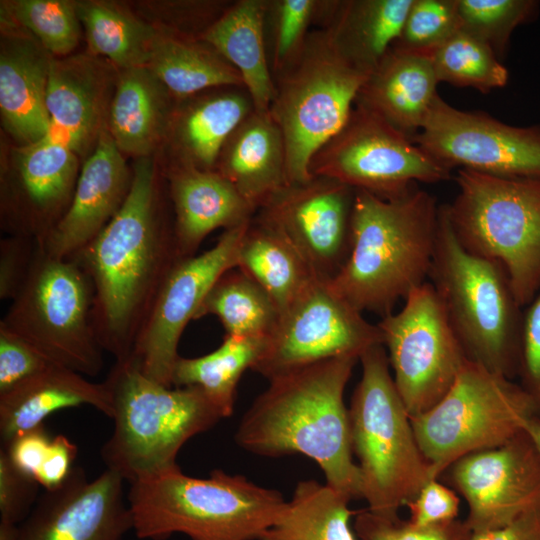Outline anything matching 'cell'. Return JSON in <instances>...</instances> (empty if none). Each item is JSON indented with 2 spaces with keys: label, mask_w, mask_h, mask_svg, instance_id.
I'll list each match as a JSON object with an SVG mask.
<instances>
[{
  "label": "cell",
  "mask_w": 540,
  "mask_h": 540,
  "mask_svg": "<svg viewBox=\"0 0 540 540\" xmlns=\"http://www.w3.org/2000/svg\"><path fill=\"white\" fill-rule=\"evenodd\" d=\"M121 209L85 248L69 259L93 286L92 325L116 361L130 358L168 274L181 258L162 169L153 156L136 158Z\"/></svg>",
  "instance_id": "6da1fadb"
},
{
  "label": "cell",
  "mask_w": 540,
  "mask_h": 540,
  "mask_svg": "<svg viewBox=\"0 0 540 540\" xmlns=\"http://www.w3.org/2000/svg\"><path fill=\"white\" fill-rule=\"evenodd\" d=\"M358 361L356 356L336 357L269 379L244 413L235 442L259 456L305 455L319 465L328 486L351 500L362 498L344 403Z\"/></svg>",
  "instance_id": "7a4b0ae2"
},
{
  "label": "cell",
  "mask_w": 540,
  "mask_h": 540,
  "mask_svg": "<svg viewBox=\"0 0 540 540\" xmlns=\"http://www.w3.org/2000/svg\"><path fill=\"white\" fill-rule=\"evenodd\" d=\"M439 208L418 186L392 199L355 190L351 249L331 288L361 313L391 314L429 276Z\"/></svg>",
  "instance_id": "3957f363"
},
{
  "label": "cell",
  "mask_w": 540,
  "mask_h": 540,
  "mask_svg": "<svg viewBox=\"0 0 540 540\" xmlns=\"http://www.w3.org/2000/svg\"><path fill=\"white\" fill-rule=\"evenodd\" d=\"M129 486L133 531L142 540L177 533L191 540H262L287 503L279 491L220 469L196 478L179 468Z\"/></svg>",
  "instance_id": "277c9868"
},
{
  "label": "cell",
  "mask_w": 540,
  "mask_h": 540,
  "mask_svg": "<svg viewBox=\"0 0 540 540\" xmlns=\"http://www.w3.org/2000/svg\"><path fill=\"white\" fill-rule=\"evenodd\" d=\"M105 383L114 426L100 454L106 469L129 484L179 469L183 445L224 418L200 388L165 386L131 359L116 361Z\"/></svg>",
  "instance_id": "5b68a950"
},
{
  "label": "cell",
  "mask_w": 540,
  "mask_h": 540,
  "mask_svg": "<svg viewBox=\"0 0 540 540\" xmlns=\"http://www.w3.org/2000/svg\"><path fill=\"white\" fill-rule=\"evenodd\" d=\"M428 277L467 358L509 379L517 377L522 306L502 265L461 245L444 205Z\"/></svg>",
  "instance_id": "8992f818"
},
{
  "label": "cell",
  "mask_w": 540,
  "mask_h": 540,
  "mask_svg": "<svg viewBox=\"0 0 540 540\" xmlns=\"http://www.w3.org/2000/svg\"><path fill=\"white\" fill-rule=\"evenodd\" d=\"M359 361L361 379L348 411L362 498L370 512L397 519L399 510L434 479L390 373L385 347H370Z\"/></svg>",
  "instance_id": "52a82bcc"
},
{
  "label": "cell",
  "mask_w": 540,
  "mask_h": 540,
  "mask_svg": "<svg viewBox=\"0 0 540 540\" xmlns=\"http://www.w3.org/2000/svg\"><path fill=\"white\" fill-rule=\"evenodd\" d=\"M455 180L444 206L458 241L501 264L518 303L529 305L540 292V178L458 169Z\"/></svg>",
  "instance_id": "ba28073f"
},
{
  "label": "cell",
  "mask_w": 540,
  "mask_h": 540,
  "mask_svg": "<svg viewBox=\"0 0 540 540\" xmlns=\"http://www.w3.org/2000/svg\"><path fill=\"white\" fill-rule=\"evenodd\" d=\"M368 76L316 28L297 61L274 79L269 113L283 135L287 184L312 177V156L345 125Z\"/></svg>",
  "instance_id": "9c48e42d"
},
{
  "label": "cell",
  "mask_w": 540,
  "mask_h": 540,
  "mask_svg": "<svg viewBox=\"0 0 540 540\" xmlns=\"http://www.w3.org/2000/svg\"><path fill=\"white\" fill-rule=\"evenodd\" d=\"M535 407L519 383L468 360L444 397L410 417L433 479L456 460L498 447L524 430Z\"/></svg>",
  "instance_id": "30bf717a"
},
{
  "label": "cell",
  "mask_w": 540,
  "mask_h": 540,
  "mask_svg": "<svg viewBox=\"0 0 540 540\" xmlns=\"http://www.w3.org/2000/svg\"><path fill=\"white\" fill-rule=\"evenodd\" d=\"M93 286L73 259L48 255L40 246L32 270L0 325L54 363L96 376L103 352L92 325Z\"/></svg>",
  "instance_id": "8fae6325"
},
{
  "label": "cell",
  "mask_w": 540,
  "mask_h": 540,
  "mask_svg": "<svg viewBox=\"0 0 540 540\" xmlns=\"http://www.w3.org/2000/svg\"><path fill=\"white\" fill-rule=\"evenodd\" d=\"M451 171L411 137L356 103L345 125L309 164L311 176H325L383 199L403 196L417 182L449 180Z\"/></svg>",
  "instance_id": "7c38bea8"
},
{
  "label": "cell",
  "mask_w": 540,
  "mask_h": 540,
  "mask_svg": "<svg viewBox=\"0 0 540 540\" xmlns=\"http://www.w3.org/2000/svg\"><path fill=\"white\" fill-rule=\"evenodd\" d=\"M402 309L377 323L398 393L410 417L448 392L469 360L430 282L412 290Z\"/></svg>",
  "instance_id": "4fadbf2b"
},
{
  "label": "cell",
  "mask_w": 540,
  "mask_h": 540,
  "mask_svg": "<svg viewBox=\"0 0 540 540\" xmlns=\"http://www.w3.org/2000/svg\"><path fill=\"white\" fill-rule=\"evenodd\" d=\"M383 344L379 327L314 279L281 313L251 370L268 380L320 361L360 356Z\"/></svg>",
  "instance_id": "5bb4252c"
},
{
  "label": "cell",
  "mask_w": 540,
  "mask_h": 540,
  "mask_svg": "<svg viewBox=\"0 0 540 540\" xmlns=\"http://www.w3.org/2000/svg\"><path fill=\"white\" fill-rule=\"evenodd\" d=\"M412 140L450 170L540 178V124L512 126L481 111L455 108L439 94Z\"/></svg>",
  "instance_id": "9a60e30c"
},
{
  "label": "cell",
  "mask_w": 540,
  "mask_h": 540,
  "mask_svg": "<svg viewBox=\"0 0 540 540\" xmlns=\"http://www.w3.org/2000/svg\"><path fill=\"white\" fill-rule=\"evenodd\" d=\"M249 222L224 230L205 252L180 258L168 274L128 358L150 379L172 386L182 333L218 278L235 268Z\"/></svg>",
  "instance_id": "2e32d148"
},
{
  "label": "cell",
  "mask_w": 540,
  "mask_h": 540,
  "mask_svg": "<svg viewBox=\"0 0 540 540\" xmlns=\"http://www.w3.org/2000/svg\"><path fill=\"white\" fill-rule=\"evenodd\" d=\"M439 479L465 499L471 532L504 527L540 507V453L525 429L461 457Z\"/></svg>",
  "instance_id": "e0dca14e"
},
{
  "label": "cell",
  "mask_w": 540,
  "mask_h": 540,
  "mask_svg": "<svg viewBox=\"0 0 540 540\" xmlns=\"http://www.w3.org/2000/svg\"><path fill=\"white\" fill-rule=\"evenodd\" d=\"M80 169V157L51 135L17 145L1 164L2 231L41 246L66 213Z\"/></svg>",
  "instance_id": "ac0fdd59"
},
{
  "label": "cell",
  "mask_w": 540,
  "mask_h": 540,
  "mask_svg": "<svg viewBox=\"0 0 540 540\" xmlns=\"http://www.w3.org/2000/svg\"><path fill=\"white\" fill-rule=\"evenodd\" d=\"M355 189L325 176L286 184L255 216L278 229L318 279L330 281L351 249Z\"/></svg>",
  "instance_id": "d6986e66"
},
{
  "label": "cell",
  "mask_w": 540,
  "mask_h": 540,
  "mask_svg": "<svg viewBox=\"0 0 540 540\" xmlns=\"http://www.w3.org/2000/svg\"><path fill=\"white\" fill-rule=\"evenodd\" d=\"M123 483L108 469L89 481L75 466L60 487L39 495L17 540H124L133 521Z\"/></svg>",
  "instance_id": "ffe728a7"
},
{
  "label": "cell",
  "mask_w": 540,
  "mask_h": 540,
  "mask_svg": "<svg viewBox=\"0 0 540 540\" xmlns=\"http://www.w3.org/2000/svg\"><path fill=\"white\" fill-rule=\"evenodd\" d=\"M119 70L87 51L52 58L46 93L50 135L80 158L92 152L107 128Z\"/></svg>",
  "instance_id": "44dd1931"
},
{
  "label": "cell",
  "mask_w": 540,
  "mask_h": 540,
  "mask_svg": "<svg viewBox=\"0 0 540 540\" xmlns=\"http://www.w3.org/2000/svg\"><path fill=\"white\" fill-rule=\"evenodd\" d=\"M132 167L105 128L81 165L71 203L41 245L53 257L75 256L106 227L124 204Z\"/></svg>",
  "instance_id": "7402d4cb"
},
{
  "label": "cell",
  "mask_w": 540,
  "mask_h": 540,
  "mask_svg": "<svg viewBox=\"0 0 540 540\" xmlns=\"http://www.w3.org/2000/svg\"><path fill=\"white\" fill-rule=\"evenodd\" d=\"M0 115L18 146L51 134L46 93L53 56L1 9Z\"/></svg>",
  "instance_id": "603a6c76"
},
{
  "label": "cell",
  "mask_w": 540,
  "mask_h": 540,
  "mask_svg": "<svg viewBox=\"0 0 540 540\" xmlns=\"http://www.w3.org/2000/svg\"><path fill=\"white\" fill-rule=\"evenodd\" d=\"M244 86L205 90L177 101L165 142L164 166L215 170L232 132L254 111Z\"/></svg>",
  "instance_id": "cb8c5ba5"
},
{
  "label": "cell",
  "mask_w": 540,
  "mask_h": 540,
  "mask_svg": "<svg viewBox=\"0 0 540 540\" xmlns=\"http://www.w3.org/2000/svg\"><path fill=\"white\" fill-rule=\"evenodd\" d=\"M174 217L179 256L196 255L203 240L219 228L249 222L256 211L235 187L215 170L184 166L161 168Z\"/></svg>",
  "instance_id": "d4e9b609"
},
{
  "label": "cell",
  "mask_w": 540,
  "mask_h": 540,
  "mask_svg": "<svg viewBox=\"0 0 540 540\" xmlns=\"http://www.w3.org/2000/svg\"><path fill=\"white\" fill-rule=\"evenodd\" d=\"M438 83L428 56L392 46L362 85L355 103L412 139L438 95Z\"/></svg>",
  "instance_id": "484cf974"
},
{
  "label": "cell",
  "mask_w": 540,
  "mask_h": 540,
  "mask_svg": "<svg viewBox=\"0 0 540 540\" xmlns=\"http://www.w3.org/2000/svg\"><path fill=\"white\" fill-rule=\"evenodd\" d=\"M80 406L113 417L112 397L105 381L94 383L74 370L53 364L0 395L1 443L5 445L16 435L43 425L56 411Z\"/></svg>",
  "instance_id": "4316f807"
},
{
  "label": "cell",
  "mask_w": 540,
  "mask_h": 540,
  "mask_svg": "<svg viewBox=\"0 0 540 540\" xmlns=\"http://www.w3.org/2000/svg\"><path fill=\"white\" fill-rule=\"evenodd\" d=\"M176 104L148 66L120 69L107 130L124 155L153 156L165 142Z\"/></svg>",
  "instance_id": "83f0119b"
},
{
  "label": "cell",
  "mask_w": 540,
  "mask_h": 540,
  "mask_svg": "<svg viewBox=\"0 0 540 540\" xmlns=\"http://www.w3.org/2000/svg\"><path fill=\"white\" fill-rule=\"evenodd\" d=\"M215 171L257 211L287 184L282 132L269 112L253 111L224 144Z\"/></svg>",
  "instance_id": "f1b7e54d"
},
{
  "label": "cell",
  "mask_w": 540,
  "mask_h": 540,
  "mask_svg": "<svg viewBox=\"0 0 540 540\" xmlns=\"http://www.w3.org/2000/svg\"><path fill=\"white\" fill-rule=\"evenodd\" d=\"M412 0H319L315 25L370 75L400 35Z\"/></svg>",
  "instance_id": "f546056e"
},
{
  "label": "cell",
  "mask_w": 540,
  "mask_h": 540,
  "mask_svg": "<svg viewBox=\"0 0 540 540\" xmlns=\"http://www.w3.org/2000/svg\"><path fill=\"white\" fill-rule=\"evenodd\" d=\"M266 0H237L205 32L213 46L242 77L257 112H269L275 94L265 36Z\"/></svg>",
  "instance_id": "4dcf8cb0"
},
{
  "label": "cell",
  "mask_w": 540,
  "mask_h": 540,
  "mask_svg": "<svg viewBox=\"0 0 540 540\" xmlns=\"http://www.w3.org/2000/svg\"><path fill=\"white\" fill-rule=\"evenodd\" d=\"M235 267L267 292L280 313L317 278L291 242L255 215L241 239Z\"/></svg>",
  "instance_id": "1f68e13d"
},
{
  "label": "cell",
  "mask_w": 540,
  "mask_h": 540,
  "mask_svg": "<svg viewBox=\"0 0 540 540\" xmlns=\"http://www.w3.org/2000/svg\"><path fill=\"white\" fill-rule=\"evenodd\" d=\"M157 32L148 67L177 101L212 88L244 86L237 69L206 41Z\"/></svg>",
  "instance_id": "d6a6232c"
},
{
  "label": "cell",
  "mask_w": 540,
  "mask_h": 540,
  "mask_svg": "<svg viewBox=\"0 0 540 540\" xmlns=\"http://www.w3.org/2000/svg\"><path fill=\"white\" fill-rule=\"evenodd\" d=\"M75 2L87 52L118 69L148 66L158 33L153 25L118 2Z\"/></svg>",
  "instance_id": "836d02e7"
},
{
  "label": "cell",
  "mask_w": 540,
  "mask_h": 540,
  "mask_svg": "<svg viewBox=\"0 0 540 540\" xmlns=\"http://www.w3.org/2000/svg\"><path fill=\"white\" fill-rule=\"evenodd\" d=\"M351 499L316 480H302L262 540H355Z\"/></svg>",
  "instance_id": "e575fe53"
},
{
  "label": "cell",
  "mask_w": 540,
  "mask_h": 540,
  "mask_svg": "<svg viewBox=\"0 0 540 540\" xmlns=\"http://www.w3.org/2000/svg\"><path fill=\"white\" fill-rule=\"evenodd\" d=\"M264 338L225 335L212 352L194 358L180 357L172 372V386H196L222 411L233 413L237 386L242 374L252 369L263 349Z\"/></svg>",
  "instance_id": "d590c367"
},
{
  "label": "cell",
  "mask_w": 540,
  "mask_h": 540,
  "mask_svg": "<svg viewBox=\"0 0 540 540\" xmlns=\"http://www.w3.org/2000/svg\"><path fill=\"white\" fill-rule=\"evenodd\" d=\"M207 315L219 319L226 335L266 339L276 326L280 311L260 285L235 267L214 283L195 320Z\"/></svg>",
  "instance_id": "8d00e7d4"
},
{
  "label": "cell",
  "mask_w": 540,
  "mask_h": 540,
  "mask_svg": "<svg viewBox=\"0 0 540 540\" xmlns=\"http://www.w3.org/2000/svg\"><path fill=\"white\" fill-rule=\"evenodd\" d=\"M438 82L471 87L482 93L504 87L506 67L494 51L476 37L459 30L428 55Z\"/></svg>",
  "instance_id": "74e56055"
},
{
  "label": "cell",
  "mask_w": 540,
  "mask_h": 540,
  "mask_svg": "<svg viewBox=\"0 0 540 540\" xmlns=\"http://www.w3.org/2000/svg\"><path fill=\"white\" fill-rule=\"evenodd\" d=\"M1 7L53 57L73 54L80 42L83 29L75 1L13 0Z\"/></svg>",
  "instance_id": "f35d334b"
},
{
  "label": "cell",
  "mask_w": 540,
  "mask_h": 540,
  "mask_svg": "<svg viewBox=\"0 0 540 540\" xmlns=\"http://www.w3.org/2000/svg\"><path fill=\"white\" fill-rule=\"evenodd\" d=\"M319 0H266L264 36L273 80L300 57L315 25Z\"/></svg>",
  "instance_id": "ab89813d"
},
{
  "label": "cell",
  "mask_w": 540,
  "mask_h": 540,
  "mask_svg": "<svg viewBox=\"0 0 540 540\" xmlns=\"http://www.w3.org/2000/svg\"><path fill=\"white\" fill-rule=\"evenodd\" d=\"M539 7L536 0H457L460 30L486 43L498 58L513 31L535 20Z\"/></svg>",
  "instance_id": "60d3db41"
},
{
  "label": "cell",
  "mask_w": 540,
  "mask_h": 540,
  "mask_svg": "<svg viewBox=\"0 0 540 540\" xmlns=\"http://www.w3.org/2000/svg\"><path fill=\"white\" fill-rule=\"evenodd\" d=\"M459 30L457 0H412L392 46L428 56Z\"/></svg>",
  "instance_id": "b9f144b4"
},
{
  "label": "cell",
  "mask_w": 540,
  "mask_h": 540,
  "mask_svg": "<svg viewBox=\"0 0 540 540\" xmlns=\"http://www.w3.org/2000/svg\"><path fill=\"white\" fill-rule=\"evenodd\" d=\"M231 1L185 0L141 4L142 18L157 30L199 38L223 15Z\"/></svg>",
  "instance_id": "7bdbcfd3"
},
{
  "label": "cell",
  "mask_w": 540,
  "mask_h": 540,
  "mask_svg": "<svg viewBox=\"0 0 540 540\" xmlns=\"http://www.w3.org/2000/svg\"><path fill=\"white\" fill-rule=\"evenodd\" d=\"M354 530L361 540H469L471 530L465 521L418 527L409 520L388 519L368 509L357 512Z\"/></svg>",
  "instance_id": "ee69618b"
},
{
  "label": "cell",
  "mask_w": 540,
  "mask_h": 540,
  "mask_svg": "<svg viewBox=\"0 0 540 540\" xmlns=\"http://www.w3.org/2000/svg\"><path fill=\"white\" fill-rule=\"evenodd\" d=\"M56 364L26 340L0 325V395Z\"/></svg>",
  "instance_id": "f6af8a7d"
},
{
  "label": "cell",
  "mask_w": 540,
  "mask_h": 540,
  "mask_svg": "<svg viewBox=\"0 0 540 540\" xmlns=\"http://www.w3.org/2000/svg\"><path fill=\"white\" fill-rule=\"evenodd\" d=\"M39 483L17 469L0 449V522L19 525L39 495Z\"/></svg>",
  "instance_id": "bcb514c9"
},
{
  "label": "cell",
  "mask_w": 540,
  "mask_h": 540,
  "mask_svg": "<svg viewBox=\"0 0 540 540\" xmlns=\"http://www.w3.org/2000/svg\"><path fill=\"white\" fill-rule=\"evenodd\" d=\"M517 377L540 419V292L523 312L520 359Z\"/></svg>",
  "instance_id": "7dc6e473"
},
{
  "label": "cell",
  "mask_w": 540,
  "mask_h": 540,
  "mask_svg": "<svg viewBox=\"0 0 540 540\" xmlns=\"http://www.w3.org/2000/svg\"><path fill=\"white\" fill-rule=\"evenodd\" d=\"M40 244L29 237L7 235L0 241V299H14L26 282Z\"/></svg>",
  "instance_id": "c3c4849f"
},
{
  "label": "cell",
  "mask_w": 540,
  "mask_h": 540,
  "mask_svg": "<svg viewBox=\"0 0 540 540\" xmlns=\"http://www.w3.org/2000/svg\"><path fill=\"white\" fill-rule=\"evenodd\" d=\"M459 504V497L452 488L439 479L430 480L406 505L410 511L408 520L418 527L447 524L457 519Z\"/></svg>",
  "instance_id": "681fc988"
},
{
  "label": "cell",
  "mask_w": 540,
  "mask_h": 540,
  "mask_svg": "<svg viewBox=\"0 0 540 540\" xmlns=\"http://www.w3.org/2000/svg\"><path fill=\"white\" fill-rule=\"evenodd\" d=\"M51 439L43 424L16 435L1 448L17 469L36 479Z\"/></svg>",
  "instance_id": "f907efd6"
},
{
  "label": "cell",
  "mask_w": 540,
  "mask_h": 540,
  "mask_svg": "<svg viewBox=\"0 0 540 540\" xmlns=\"http://www.w3.org/2000/svg\"><path fill=\"white\" fill-rule=\"evenodd\" d=\"M77 446L66 436L52 437L36 481L44 490L60 487L69 477L77 457Z\"/></svg>",
  "instance_id": "816d5d0a"
},
{
  "label": "cell",
  "mask_w": 540,
  "mask_h": 540,
  "mask_svg": "<svg viewBox=\"0 0 540 540\" xmlns=\"http://www.w3.org/2000/svg\"><path fill=\"white\" fill-rule=\"evenodd\" d=\"M469 540H540V507L504 527L472 532Z\"/></svg>",
  "instance_id": "f5cc1de1"
},
{
  "label": "cell",
  "mask_w": 540,
  "mask_h": 540,
  "mask_svg": "<svg viewBox=\"0 0 540 540\" xmlns=\"http://www.w3.org/2000/svg\"><path fill=\"white\" fill-rule=\"evenodd\" d=\"M534 441L540 453V419L536 416L530 418L524 428Z\"/></svg>",
  "instance_id": "db71d44e"
},
{
  "label": "cell",
  "mask_w": 540,
  "mask_h": 540,
  "mask_svg": "<svg viewBox=\"0 0 540 540\" xmlns=\"http://www.w3.org/2000/svg\"><path fill=\"white\" fill-rule=\"evenodd\" d=\"M18 526L0 522V540H17Z\"/></svg>",
  "instance_id": "11a10c76"
}]
</instances>
